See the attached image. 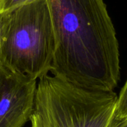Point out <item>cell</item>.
<instances>
[{
    "instance_id": "obj_9",
    "label": "cell",
    "mask_w": 127,
    "mask_h": 127,
    "mask_svg": "<svg viewBox=\"0 0 127 127\" xmlns=\"http://www.w3.org/2000/svg\"><path fill=\"white\" fill-rule=\"evenodd\" d=\"M2 31H3V13L0 12V46L1 43Z\"/></svg>"
},
{
    "instance_id": "obj_3",
    "label": "cell",
    "mask_w": 127,
    "mask_h": 127,
    "mask_svg": "<svg viewBox=\"0 0 127 127\" xmlns=\"http://www.w3.org/2000/svg\"><path fill=\"white\" fill-rule=\"evenodd\" d=\"M118 95L45 75L37 82L31 127H112Z\"/></svg>"
},
{
    "instance_id": "obj_4",
    "label": "cell",
    "mask_w": 127,
    "mask_h": 127,
    "mask_svg": "<svg viewBox=\"0 0 127 127\" xmlns=\"http://www.w3.org/2000/svg\"><path fill=\"white\" fill-rule=\"evenodd\" d=\"M37 80L9 70L0 96V127H23L30 121Z\"/></svg>"
},
{
    "instance_id": "obj_6",
    "label": "cell",
    "mask_w": 127,
    "mask_h": 127,
    "mask_svg": "<svg viewBox=\"0 0 127 127\" xmlns=\"http://www.w3.org/2000/svg\"><path fill=\"white\" fill-rule=\"evenodd\" d=\"M33 1L35 0H0V12L4 13Z\"/></svg>"
},
{
    "instance_id": "obj_2",
    "label": "cell",
    "mask_w": 127,
    "mask_h": 127,
    "mask_svg": "<svg viewBox=\"0 0 127 127\" xmlns=\"http://www.w3.org/2000/svg\"><path fill=\"white\" fill-rule=\"evenodd\" d=\"M55 36L48 0H35L3 13L0 63L37 80L51 71Z\"/></svg>"
},
{
    "instance_id": "obj_1",
    "label": "cell",
    "mask_w": 127,
    "mask_h": 127,
    "mask_svg": "<svg viewBox=\"0 0 127 127\" xmlns=\"http://www.w3.org/2000/svg\"><path fill=\"white\" fill-rule=\"evenodd\" d=\"M55 36L52 75L112 92L120 80L116 32L103 0H48Z\"/></svg>"
},
{
    "instance_id": "obj_5",
    "label": "cell",
    "mask_w": 127,
    "mask_h": 127,
    "mask_svg": "<svg viewBox=\"0 0 127 127\" xmlns=\"http://www.w3.org/2000/svg\"><path fill=\"white\" fill-rule=\"evenodd\" d=\"M126 118H127V80L118 95L115 117L116 122Z\"/></svg>"
},
{
    "instance_id": "obj_7",
    "label": "cell",
    "mask_w": 127,
    "mask_h": 127,
    "mask_svg": "<svg viewBox=\"0 0 127 127\" xmlns=\"http://www.w3.org/2000/svg\"><path fill=\"white\" fill-rule=\"evenodd\" d=\"M8 71H9V70L0 63V96H1V93L2 86H3L4 82L5 80V78L8 74Z\"/></svg>"
},
{
    "instance_id": "obj_8",
    "label": "cell",
    "mask_w": 127,
    "mask_h": 127,
    "mask_svg": "<svg viewBox=\"0 0 127 127\" xmlns=\"http://www.w3.org/2000/svg\"><path fill=\"white\" fill-rule=\"evenodd\" d=\"M112 127H127V118L116 122Z\"/></svg>"
}]
</instances>
